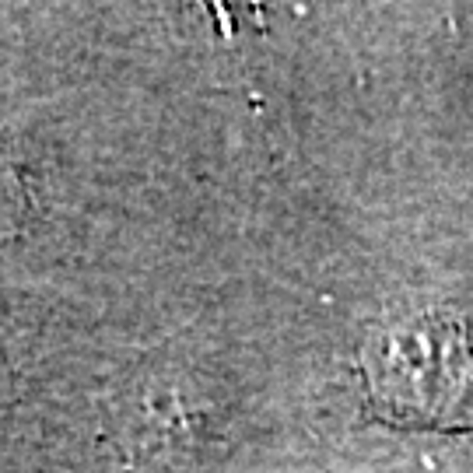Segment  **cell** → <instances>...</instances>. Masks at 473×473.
I'll list each match as a JSON object with an SVG mask.
<instances>
[{"mask_svg": "<svg viewBox=\"0 0 473 473\" xmlns=\"http://www.w3.org/2000/svg\"><path fill=\"white\" fill-rule=\"evenodd\" d=\"M375 417L392 428H473V333L449 315L382 330L361 354Z\"/></svg>", "mask_w": 473, "mask_h": 473, "instance_id": "1", "label": "cell"}, {"mask_svg": "<svg viewBox=\"0 0 473 473\" xmlns=\"http://www.w3.org/2000/svg\"><path fill=\"white\" fill-rule=\"evenodd\" d=\"M25 211H28L25 175H21L14 158H7L4 151H0V239H4V235H14L25 224Z\"/></svg>", "mask_w": 473, "mask_h": 473, "instance_id": "2", "label": "cell"}]
</instances>
